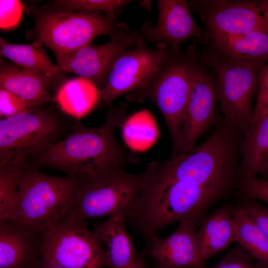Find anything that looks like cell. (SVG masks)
<instances>
[{
	"label": "cell",
	"instance_id": "1",
	"mask_svg": "<svg viewBox=\"0 0 268 268\" xmlns=\"http://www.w3.org/2000/svg\"><path fill=\"white\" fill-rule=\"evenodd\" d=\"M145 171L144 186L126 221L141 234L147 251L164 228L187 217L201 222L212 205L236 194L239 188L234 183L201 186L164 182L156 178L148 166Z\"/></svg>",
	"mask_w": 268,
	"mask_h": 268
},
{
	"label": "cell",
	"instance_id": "2",
	"mask_svg": "<svg viewBox=\"0 0 268 268\" xmlns=\"http://www.w3.org/2000/svg\"><path fill=\"white\" fill-rule=\"evenodd\" d=\"M126 107L125 103L111 106L104 123L98 127L76 121L65 138L29 162L37 168L55 169L74 178L105 169H125L134 157L116 139L115 131L126 119Z\"/></svg>",
	"mask_w": 268,
	"mask_h": 268
},
{
	"label": "cell",
	"instance_id": "3",
	"mask_svg": "<svg viewBox=\"0 0 268 268\" xmlns=\"http://www.w3.org/2000/svg\"><path fill=\"white\" fill-rule=\"evenodd\" d=\"M244 133L222 119L192 150L167 161H153L154 176L164 182L201 186L240 183V148Z\"/></svg>",
	"mask_w": 268,
	"mask_h": 268
},
{
	"label": "cell",
	"instance_id": "4",
	"mask_svg": "<svg viewBox=\"0 0 268 268\" xmlns=\"http://www.w3.org/2000/svg\"><path fill=\"white\" fill-rule=\"evenodd\" d=\"M78 181V178L46 174L26 162L17 201L4 220L24 234H42L68 217Z\"/></svg>",
	"mask_w": 268,
	"mask_h": 268
},
{
	"label": "cell",
	"instance_id": "5",
	"mask_svg": "<svg viewBox=\"0 0 268 268\" xmlns=\"http://www.w3.org/2000/svg\"><path fill=\"white\" fill-rule=\"evenodd\" d=\"M201 64L195 43L182 53L169 49L165 59L141 87L126 94L131 102L148 99L161 113L176 149L182 122L193 85Z\"/></svg>",
	"mask_w": 268,
	"mask_h": 268
},
{
	"label": "cell",
	"instance_id": "6",
	"mask_svg": "<svg viewBox=\"0 0 268 268\" xmlns=\"http://www.w3.org/2000/svg\"><path fill=\"white\" fill-rule=\"evenodd\" d=\"M37 107L0 120V167L20 165L55 145L74 122Z\"/></svg>",
	"mask_w": 268,
	"mask_h": 268
},
{
	"label": "cell",
	"instance_id": "7",
	"mask_svg": "<svg viewBox=\"0 0 268 268\" xmlns=\"http://www.w3.org/2000/svg\"><path fill=\"white\" fill-rule=\"evenodd\" d=\"M75 200L67 219H87L124 214L127 215L144 186L145 174L108 168L78 177Z\"/></svg>",
	"mask_w": 268,
	"mask_h": 268
},
{
	"label": "cell",
	"instance_id": "8",
	"mask_svg": "<svg viewBox=\"0 0 268 268\" xmlns=\"http://www.w3.org/2000/svg\"><path fill=\"white\" fill-rule=\"evenodd\" d=\"M201 60L213 71L222 118L244 133L252 120V98L265 64L232 58L208 46L199 51Z\"/></svg>",
	"mask_w": 268,
	"mask_h": 268
},
{
	"label": "cell",
	"instance_id": "9",
	"mask_svg": "<svg viewBox=\"0 0 268 268\" xmlns=\"http://www.w3.org/2000/svg\"><path fill=\"white\" fill-rule=\"evenodd\" d=\"M129 29L116 16L99 11L55 9L40 12L34 28L37 41L50 48L56 56L91 44L96 38Z\"/></svg>",
	"mask_w": 268,
	"mask_h": 268
},
{
	"label": "cell",
	"instance_id": "10",
	"mask_svg": "<svg viewBox=\"0 0 268 268\" xmlns=\"http://www.w3.org/2000/svg\"><path fill=\"white\" fill-rule=\"evenodd\" d=\"M87 221L68 219L51 226L41 235V260L59 268H104V247Z\"/></svg>",
	"mask_w": 268,
	"mask_h": 268
},
{
	"label": "cell",
	"instance_id": "11",
	"mask_svg": "<svg viewBox=\"0 0 268 268\" xmlns=\"http://www.w3.org/2000/svg\"><path fill=\"white\" fill-rule=\"evenodd\" d=\"M169 48L159 42L154 48L146 45L144 39L133 49L121 54L113 63L99 90V101L111 106L120 95L143 86L167 57Z\"/></svg>",
	"mask_w": 268,
	"mask_h": 268
},
{
	"label": "cell",
	"instance_id": "12",
	"mask_svg": "<svg viewBox=\"0 0 268 268\" xmlns=\"http://www.w3.org/2000/svg\"><path fill=\"white\" fill-rule=\"evenodd\" d=\"M209 35L233 36L253 31L268 21V0H196L189 1Z\"/></svg>",
	"mask_w": 268,
	"mask_h": 268
},
{
	"label": "cell",
	"instance_id": "13",
	"mask_svg": "<svg viewBox=\"0 0 268 268\" xmlns=\"http://www.w3.org/2000/svg\"><path fill=\"white\" fill-rule=\"evenodd\" d=\"M218 102L215 74L201 60L182 122L177 148L172 156L192 150L201 136L222 119L218 113Z\"/></svg>",
	"mask_w": 268,
	"mask_h": 268
},
{
	"label": "cell",
	"instance_id": "14",
	"mask_svg": "<svg viewBox=\"0 0 268 268\" xmlns=\"http://www.w3.org/2000/svg\"><path fill=\"white\" fill-rule=\"evenodd\" d=\"M106 43L91 44L57 56V65L64 72L75 73L92 81L99 90L103 86L115 60L123 52L136 47L143 39L138 30L129 29L111 36Z\"/></svg>",
	"mask_w": 268,
	"mask_h": 268
},
{
	"label": "cell",
	"instance_id": "15",
	"mask_svg": "<svg viewBox=\"0 0 268 268\" xmlns=\"http://www.w3.org/2000/svg\"><path fill=\"white\" fill-rule=\"evenodd\" d=\"M158 16L156 24L145 22L138 31L141 37L151 42H165L169 49L180 52L186 40L196 38L207 45L209 36L206 29L193 19L189 2L185 0H158Z\"/></svg>",
	"mask_w": 268,
	"mask_h": 268
},
{
	"label": "cell",
	"instance_id": "16",
	"mask_svg": "<svg viewBox=\"0 0 268 268\" xmlns=\"http://www.w3.org/2000/svg\"><path fill=\"white\" fill-rule=\"evenodd\" d=\"M199 223L187 217L179 222L176 230L164 238H155L148 251L160 268H200L197 240Z\"/></svg>",
	"mask_w": 268,
	"mask_h": 268
},
{
	"label": "cell",
	"instance_id": "17",
	"mask_svg": "<svg viewBox=\"0 0 268 268\" xmlns=\"http://www.w3.org/2000/svg\"><path fill=\"white\" fill-rule=\"evenodd\" d=\"M126 215L118 214L92 230L104 248L108 268H137L144 265L126 227Z\"/></svg>",
	"mask_w": 268,
	"mask_h": 268
},
{
	"label": "cell",
	"instance_id": "18",
	"mask_svg": "<svg viewBox=\"0 0 268 268\" xmlns=\"http://www.w3.org/2000/svg\"><path fill=\"white\" fill-rule=\"evenodd\" d=\"M197 240L201 268L206 266L207 260L236 241L232 206L225 204L203 218L197 230Z\"/></svg>",
	"mask_w": 268,
	"mask_h": 268
},
{
	"label": "cell",
	"instance_id": "19",
	"mask_svg": "<svg viewBox=\"0 0 268 268\" xmlns=\"http://www.w3.org/2000/svg\"><path fill=\"white\" fill-rule=\"evenodd\" d=\"M41 235L24 234L0 220V268H35L41 260Z\"/></svg>",
	"mask_w": 268,
	"mask_h": 268
},
{
	"label": "cell",
	"instance_id": "20",
	"mask_svg": "<svg viewBox=\"0 0 268 268\" xmlns=\"http://www.w3.org/2000/svg\"><path fill=\"white\" fill-rule=\"evenodd\" d=\"M51 81L41 74L0 60V89L12 93L34 107L54 100L48 91Z\"/></svg>",
	"mask_w": 268,
	"mask_h": 268
},
{
	"label": "cell",
	"instance_id": "21",
	"mask_svg": "<svg viewBox=\"0 0 268 268\" xmlns=\"http://www.w3.org/2000/svg\"><path fill=\"white\" fill-rule=\"evenodd\" d=\"M209 36L207 46L224 55L255 63L268 62V21L243 34Z\"/></svg>",
	"mask_w": 268,
	"mask_h": 268
},
{
	"label": "cell",
	"instance_id": "22",
	"mask_svg": "<svg viewBox=\"0 0 268 268\" xmlns=\"http://www.w3.org/2000/svg\"><path fill=\"white\" fill-rule=\"evenodd\" d=\"M54 101L64 113L78 121L99 101V90L92 81L78 76L64 82Z\"/></svg>",
	"mask_w": 268,
	"mask_h": 268
},
{
	"label": "cell",
	"instance_id": "23",
	"mask_svg": "<svg viewBox=\"0 0 268 268\" xmlns=\"http://www.w3.org/2000/svg\"><path fill=\"white\" fill-rule=\"evenodd\" d=\"M268 150V115L257 124L251 125L244 133L240 148L239 188L257 177L262 159Z\"/></svg>",
	"mask_w": 268,
	"mask_h": 268
},
{
	"label": "cell",
	"instance_id": "24",
	"mask_svg": "<svg viewBox=\"0 0 268 268\" xmlns=\"http://www.w3.org/2000/svg\"><path fill=\"white\" fill-rule=\"evenodd\" d=\"M43 45L37 41L28 44H13L0 37V57L7 58L18 67L51 80L61 70L51 61Z\"/></svg>",
	"mask_w": 268,
	"mask_h": 268
},
{
	"label": "cell",
	"instance_id": "25",
	"mask_svg": "<svg viewBox=\"0 0 268 268\" xmlns=\"http://www.w3.org/2000/svg\"><path fill=\"white\" fill-rule=\"evenodd\" d=\"M236 241L263 268H268V239L245 210L232 206Z\"/></svg>",
	"mask_w": 268,
	"mask_h": 268
},
{
	"label": "cell",
	"instance_id": "26",
	"mask_svg": "<svg viewBox=\"0 0 268 268\" xmlns=\"http://www.w3.org/2000/svg\"><path fill=\"white\" fill-rule=\"evenodd\" d=\"M24 164L0 167V220L7 217L17 201Z\"/></svg>",
	"mask_w": 268,
	"mask_h": 268
},
{
	"label": "cell",
	"instance_id": "27",
	"mask_svg": "<svg viewBox=\"0 0 268 268\" xmlns=\"http://www.w3.org/2000/svg\"><path fill=\"white\" fill-rule=\"evenodd\" d=\"M59 9L69 11H99L111 16L127 4L129 0H62L54 1Z\"/></svg>",
	"mask_w": 268,
	"mask_h": 268
},
{
	"label": "cell",
	"instance_id": "28",
	"mask_svg": "<svg viewBox=\"0 0 268 268\" xmlns=\"http://www.w3.org/2000/svg\"><path fill=\"white\" fill-rule=\"evenodd\" d=\"M254 260L252 256L237 243L214 265L201 268H263Z\"/></svg>",
	"mask_w": 268,
	"mask_h": 268
},
{
	"label": "cell",
	"instance_id": "29",
	"mask_svg": "<svg viewBox=\"0 0 268 268\" xmlns=\"http://www.w3.org/2000/svg\"><path fill=\"white\" fill-rule=\"evenodd\" d=\"M268 115V62L261 69L258 92L251 125L259 123Z\"/></svg>",
	"mask_w": 268,
	"mask_h": 268
},
{
	"label": "cell",
	"instance_id": "30",
	"mask_svg": "<svg viewBox=\"0 0 268 268\" xmlns=\"http://www.w3.org/2000/svg\"><path fill=\"white\" fill-rule=\"evenodd\" d=\"M37 107L12 93L0 89V116L4 118L15 116Z\"/></svg>",
	"mask_w": 268,
	"mask_h": 268
},
{
	"label": "cell",
	"instance_id": "31",
	"mask_svg": "<svg viewBox=\"0 0 268 268\" xmlns=\"http://www.w3.org/2000/svg\"><path fill=\"white\" fill-rule=\"evenodd\" d=\"M236 197L239 198L238 205L245 210L268 239V207L256 200Z\"/></svg>",
	"mask_w": 268,
	"mask_h": 268
},
{
	"label": "cell",
	"instance_id": "32",
	"mask_svg": "<svg viewBox=\"0 0 268 268\" xmlns=\"http://www.w3.org/2000/svg\"><path fill=\"white\" fill-rule=\"evenodd\" d=\"M236 196L260 200L268 204V180L253 178L239 187Z\"/></svg>",
	"mask_w": 268,
	"mask_h": 268
},
{
	"label": "cell",
	"instance_id": "33",
	"mask_svg": "<svg viewBox=\"0 0 268 268\" xmlns=\"http://www.w3.org/2000/svg\"><path fill=\"white\" fill-rule=\"evenodd\" d=\"M22 13V5L17 0H0V26L2 29L16 25Z\"/></svg>",
	"mask_w": 268,
	"mask_h": 268
},
{
	"label": "cell",
	"instance_id": "34",
	"mask_svg": "<svg viewBox=\"0 0 268 268\" xmlns=\"http://www.w3.org/2000/svg\"><path fill=\"white\" fill-rule=\"evenodd\" d=\"M259 174L261 175L262 179L268 180V150L262 159Z\"/></svg>",
	"mask_w": 268,
	"mask_h": 268
},
{
	"label": "cell",
	"instance_id": "35",
	"mask_svg": "<svg viewBox=\"0 0 268 268\" xmlns=\"http://www.w3.org/2000/svg\"><path fill=\"white\" fill-rule=\"evenodd\" d=\"M34 268H59L52 266L41 260V261Z\"/></svg>",
	"mask_w": 268,
	"mask_h": 268
},
{
	"label": "cell",
	"instance_id": "36",
	"mask_svg": "<svg viewBox=\"0 0 268 268\" xmlns=\"http://www.w3.org/2000/svg\"><path fill=\"white\" fill-rule=\"evenodd\" d=\"M137 268H160L158 267H154V268H150V267H147V266H145L144 265H143L142 266H141L140 267Z\"/></svg>",
	"mask_w": 268,
	"mask_h": 268
}]
</instances>
